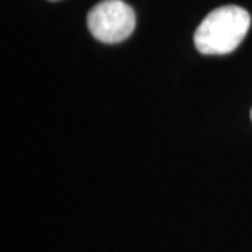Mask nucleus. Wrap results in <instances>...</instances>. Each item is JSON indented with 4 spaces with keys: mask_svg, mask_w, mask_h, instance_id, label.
I'll return each mask as SVG.
<instances>
[{
    "mask_svg": "<svg viewBox=\"0 0 252 252\" xmlns=\"http://www.w3.org/2000/svg\"><path fill=\"white\" fill-rule=\"evenodd\" d=\"M87 27L98 41L120 43L134 32L136 17L123 0H103L89 12Z\"/></svg>",
    "mask_w": 252,
    "mask_h": 252,
    "instance_id": "f03ea898",
    "label": "nucleus"
},
{
    "mask_svg": "<svg viewBox=\"0 0 252 252\" xmlns=\"http://www.w3.org/2000/svg\"><path fill=\"white\" fill-rule=\"evenodd\" d=\"M251 120H252V110H251Z\"/></svg>",
    "mask_w": 252,
    "mask_h": 252,
    "instance_id": "7ed1b4c3",
    "label": "nucleus"
},
{
    "mask_svg": "<svg viewBox=\"0 0 252 252\" xmlns=\"http://www.w3.org/2000/svg\"><path fill=\"white\" fill-rule=\"evenodd\" d=\"M251 27V15L238 5L210 12L195 32V46L201 54H228L243 43Z\"/></svg>",
    "mask_w": 252,
    "mask_h": 252,
    "instance_id": "f257e3e1",
    "label": "nucleus"
}]
</instances>
